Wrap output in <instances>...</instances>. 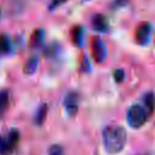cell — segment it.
<instances>
[{"instance_id": "cell-1", "label": "cell", "mask_w": 155, "mask_h": 155, "mask_svg": "<svg viewBox=\"0 0 155 155\" xmlns=\"http://www.w3.org/2000/svg\"><path fill=\"white\" fill-rule=\"evenodd\" d=\"M126 140L127 133L126 130L121 126L110 125L103 130V145L109 155H115L120 153L125 148Z\"/></svg>"}, {"instance_id": "cell-11", "label": "cell", "mask_w": 155, "mask_h": 155, "mask_svg": "<svg viewBox=\"0 0 155 155\" xmlns=\"http://www.w3.org/2000/svg\"><path fill=\"white\" fill-rule=\"evenodd\" d=\"M144 107L145 109L149 111V113H153L154 111V108H155V96L151 93V92H148L144 94Z\"/></svg>"}, {"instance_id": "cell-13", "label": "cell", "mask_w": 155, "mask_h": 155, "mask_svg": "<svg viewBox=\"0 0 155 155\" xmlns=\"http://www.w3.org/2000/svg\"><path fill=\"white\" fill-rule=\"evenodd\" d=\"M7 105H8V91L1 90L0 91V117L5 113Z\"/></svg>"}, {"instance_id": "cell-17", "label": "cell", "mask_w": 155, "mask_h": 155, "mask_svg": "<svg viewBox=\"0 0 155 155\" xmlns=\"http://www.w3.org/2000/svg\"><path fill=\"white\" fill-rule=\"evenodd\" d=\"M115 80L117 81V82H120V81H122L124 80V71L121 70V69H117V70H115Z\"/></svg>"}, {"instance_id": "cell-10", "label": "cell", "mask_w": 155, "mask_h": 155, "mask_svg": "<svg viewBox=\"0 0 155 155\" xmlns=\"http://www.w3.org/2000/svg\"><path fill=\"white\" fill-rule=\"evenodd\" d=\"M44 38H45V33L42 29L34 30L31 34V38H30V45L33 47H40L44 42Z\"/></svg>"}, {"instance_id": "cell-6", "label": "cell", "mask_w": 155, "mask_h": 155, "mask_svg": "<svg viewBox=\"0 0 155 155\" xmlns=\"http://www.w3.org/2000/svg\"><path fill=\"white\" fill-rule=\"evenodd\" d=\"M151 27L149 23H142L136 30V40L139 45H145L150 38Z\"/></svg>"}, {"instance_id": "cell-3", "label": "cell", "mask_w": 155, "mask_h": 155, "mask_svg": "<svg viewBox=\"0 0 155 155\" xmlns=\"http://www.w3.org/2000/svg\"><path fill=\"white\" fill-rule=\"evenodd\" d=\"M19 142V132L16 128L10 130L6 134H0V155H11Z\"/></svg>"}, {"instance_id": "cell-21", "label": "cell", "mask_w": 155, "mask_h": 155, "mask_svg": "<svg viewBox=\"0 0 155 155\" xmlns=\"http://www.w3.org/2000/svg\"><path fill=\"white\" fill-rule=\"evenodd\" d=\"M0 13H1V12H0Z\"/></svg>"}, {"instance_id": "cell-7", "label": "cell", "mask_w": 155, "mask_h": 155, "mask_svg": "<svg viewBox=\"0 0 155 155\" xmlns=\"http://www.w3.org/2000/svg\"><path fill=\"white\" fill-rule=\"evenodd\" d=\"M92 28L96 30V31H99V33H105L108 31V28H109V23H108V19L105 16L101 15V13H97L92 17Z\"/></svg>"}, {"instance_id": "cell-14", "label": "cell", "mask_w": 155, "mask_h": 155, "mask_svg": "<svg viewBox=\"0 0 155 155\" xmlns=\"http://www.w3.org/2000/svg\"><path fill=\"white\" fill-rule=\"evenodd\" d=\"M11 50V42L7 35L0 36V53H7Z\"/></svg>"}, {"instance_id": "cell-9", "label": "cell", "mask_w": 155, "mask_h": 155, "mask_svg": "<svg viewBox=\"0 0 155 155\" xmlns=\"http://www.w3.org/2000/svg\"><path fill=\"white\" fill-rule=\"evenodd\" d=\"M38 65H39V58L38 56H31L23 65V73L27 74V75H33L36 69H38Z\"/></svg>"}, {"instance_id": "cell-16", "label": "cell", "mask_w": 155, "mask_h": 155, "mask_svg": "<svg viewBox=\"0 0 155 155\" xmlns=\"http://www.w3.org/2000/svg\"><path fill=\"white\" fill-rule=\"evenodd\" d=\"M62 153H63V149L58 144H53L48 148V155H62Z\"/></svg>"}, {"instance_id": "cell-8", "label": "cell", "mask_w": 155, "mask_h": 155, "mask_svg": "<svg viewBox=\"0 0 155 155\" xmlns=\"http://www.w3.org/2000/svg\"><path fill=\"white\" fill-rule=\"evenodd\" d=\"M47 110H48L47 104L44 103V104H40L39 105V108L36 109V111L34 114V124L36 126H41L45 122L46 116H47Z\"/></svg>"}, {"instance_id": "cell-18", "label": "cell", "mask_w": 155, "mask_h": 155, "mask_svg": "<svg viewBox=\"0 0 155 155\" xmlns=\"http://www.w3.org/2000/svg\"><path fill=\"white\" fill-rule=\"evenodd\" d=\"M67 0H52L51 1V8H56L57 6H59L61 4H63V2H65Z\"/></svg>"}, {"instance_id": "cell-4", "label": "cell", "mask_w": 155, "mask_h": 155, "mask_svg": "<svg viewBox=\"0 0 155 155\" xmlns=\"http://www.w3.org/2000/svg\"><path fill=\"white\" fill-rule=\"evenodd\" d=\"M79 101H80V94L76 91H70L64 97V102H63L64 103V108H65V111L70 116H74L78 113Z\"/></svg>"}, {"instance_id": "cell-12", "label": "cell", "mask_w": 155, "mask_h": 155, "mask_svg": "<svg viewBox=\"0 0 155 155\" xmlns=\"http://www.w3.org/2000/svg\"><path fill=\"white\" fill-rule=\"evenodd\" d=\"M84 40V29L81 27H75L73 30V41L76 46H81Z\"/></svg>"}, {"instance_id": "cell-2", "label": "cell", "mask_w": 155, "mask_h": 155, "mask_svg": "<svg viewBox=\"0 0 155 155\" xmlns=\"http://www.w3.org/2000/svg\"><path fill=\"white\" fill-rule=\"evenodd\" d=\"M148 115L149 111L145 109L144 105L133 104L127 110V124L132 128H139L147 122Z\"/></svg>"}, {"instance_id": "cell-5", "label": "cell", "mask_w": 155, "mask_h": 155, "mask_svg": "<svg viewBox=\"0 0 155 155\" xmlns=\"http://www.w3.org/2000/svg\"><path fill=\"white\" fill-rule=\"evenodd\" d=\"M92 54H93V58L97 63H102L105 57H107V47H105V44L102 41L101 38L98 36H94L92 39Z\"/></svg>"}, {"instance_id": "cell-19", "label": "cell", "mask_w": 155, "mask_h": 155, "mask_svg": "<svg viewBox=\"0 0 155 155\" xmlns=\"http://www.w3.org/2000/svg\"><path fill=\"white\" fill-rule=\"evenodd\" d=\"M82 70H84V71H88V70H90V64H88V61H87V57H86V56L84 57V64H82Z\"/></svg>"}, {"instance_id": "cell-20", "label": "cell", "mask_w": 155, "mask_h": 155, "mask_svg": "<svg viewBox=\"0 0 155 155\" xmlns=\"http://www.w3.org/2000/svg\"><path fill=\"white\" fill-rule=\"evenodd\" d=\"M127 2H128V0H114V5H115V6H117V7L125 6Z\"/></svg>"}, {"instance_id": "cell-15", "label": "cell", "mask_w": 155, "mask_h": 155, "mask_svg": "<svg viewBox=\"0 0 155 155\" xmlns=\"http://www.w3.org/2000/svg\"><path fill=\"white\" fill-rule=\"evenodd\" d=\"M59 51V46H58V44H51L47 48H46V51H45V56L46 57H54L56 54H57V52Z\"/></svg>"}]
</instances>
